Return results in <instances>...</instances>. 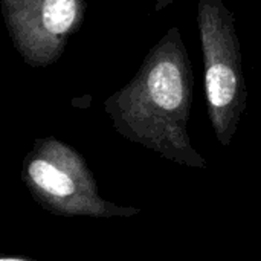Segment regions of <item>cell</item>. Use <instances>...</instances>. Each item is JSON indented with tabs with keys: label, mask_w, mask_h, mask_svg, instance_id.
Instances as JSON below:
<instances>
[{
	"label": "cell",
	"mask_w": 261,
	"mask_h": 261,
	"mask_svg": "<svg viewBox=\"0 0 261 261\" xmlns=\"http://www.w3.org/2000/svg\"><path fill=\"white\" fill-rule=\"evenodd\" d=\"M21 179L37 205L54 216L128 219L141 213L101 197L86 164L60 144H46L34 153L24 162Z\"/></svg>",
	"instance_id": "cell-1"
},
{
	"label": "cell",
	"mask_w": 261,
	"mask_h": 261,
	"mask_svg": "<svg viewBox=\"0 0 261 261\" xmlns=\"http://www.w3.org/2000/svg\"><path fill=\"white\" fill-rule=\"evenodd\" d=\"M237 80L231 67L225 64H213L206 72V92L213 107H226L236 95Z\"/></svg>",
	"instance_id": "cell-3"
},
{
	"label": "cell",
	"mask_w": 261,
	"mask_h": 261,
	"mask_svg": "<svg viewBox=\"0 0 261 261\" xmlns=\"http://www.w3.org/2000/svg\"><path fill=\"white\" fill-rule=\"evenodd\" d=\"M0 261H38V260H32V258H26V257H2Z\"/></svg>",
	"instance_id": "cell-5"
},
{
	"label": "cell",
	"mask_w": 261,
	"mask_h": 261,
	"mask_svg": "<svg viewBox=\"0 0 261 261\" xmlns=\"http://www.w3.org/2000/svg\"><path fill=\"white\" fill-rule=\"evenodd\" d=\"M148 92L151 99L164 110H176L184 96L182 76L171 61H162L153 67L148 76Z\"/></svg>",
	"instance_id": "cell-2"
},
{
	"label": "cell",
	"mask_w": 261,
	"mask_h": 261,
	"mask_svg": "<svg viewBox=\"0 0 261 261\" xmlns=\"http://www.w3.org/2000/svg\"><path fill=\"white\" fill-rule=\"evenodd\" d=\"M75 0H44L43 24L52 34L66 32L75 18Z\"/></svg>",
	"instance_id": "cell-4"
}]
</instances>
